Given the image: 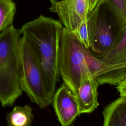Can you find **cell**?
Returning <instances> with one entry per match:
<instances>
[{
	"mask_svg": "<svg viewBox=\"0 0 126 126\" xmlns=\"http://www.w3.org/2000/svg\"><path fill=\"white\" fill-rule=\"evenodd\" d=\"M63 25L60 21L40 15L26 23L20 32L37 55L53 97L59 80V57Z\"/></svg>",
	"mask_w": 126,
	"mask_h": 126,
	"instance_id": "1",
	"label": "cell"
},
{
	"mask_svg": "<svg viewBox=\"0 0 126 126\" xmlns=\"http://www.w3.org/2000/svg\"><path fill=\"white\" fill-rule=\"evenodd\" d=\"M20 30L11 25L0 33V103L12 105L22 94L19 80Z\"/></svg>",
	"mask_w": 126,
	"mask_h": 126,
	"instance_id": "2",
	"label": "cell"
},
{
	"mask_svg": "<svg viewBox=\"0 0 126 126\" xmlns=\"http://www.w3.org/2000/svg\"><path fill=\"white\" fill-rule=\"evenodd\" d=\"M19 80L22 90L41 108L52 103L42 66L27 39L22 35L19 43Z\"/></svg>",
	"mask_w": 126,
	"mask_h": 126,
	"instance_id": "3",
	"label": "cell"
},
{
	"mask_svg": "<svg viewBox=\"0 0 126 126\" xmlns=\"http://www.w3.org/2000/svg\"><path fill=\"white\" fill-rule=\"evenodd\" d=\"M87 22L90 49L99 55L112 48L126 24L113 7L103 1L89 13Z\"/></svg>",
	"mask_w": 126,
	"mask_h": 126,
	"instance_id": "4",
	"label": "cell"
},
{
	"mask_svg": "<svg viewBox=\"0 0 126 126\" xmlns=\"http://www.w3.org/2000/svg\"><path fill=\"white\" fill-rule=\"evenodd\" d=\"M86 48L75 34L63 28L60 41L58 68L63 83L75 94L83 73L90 69Z\"/></svg>",
	"mask_w": 126,
	"mask_h": 126,
	"instance_id": "5",
	"label": "cell"
},
{
	"mask_svg": "<svg viewBox=\"0 0 126 126\" xmlns=\"http://www.w3.org/2000/svg\"><path fill=\"white\" fill-rule=\"evenodd\" d=\"M97 57L100 66L93 74L98 85L117 86L126 76V23L112 48Z\"/></svg>",
	"mask_w": 126,
	"mask_h": 126,
	"instance_id": "6",
	"label": "cell"
},
{
	"mask_svg": "<svg viewBox=\"0 0 126 126\" xmlns=\"http://www.w3.org/2000/svg\"><path fill=\"white\" fill-rule=\"evenodd\" d=\"M49 10L56 13L63 27L74 32L87 19L89 13V0H49Z\"/></svg>",
	"mask_w": 126,
	"mask_h": 126,
	"instance_id": "7",
	"label": "cell"
},
{
	"mask_svg": "<svg viewBox=\"0 0 126 126\" xmlns=\"http://www.w3.org/2000/svg\"><path fill=\"white\" fill-rule=\"evenodd\" d=\"M52 103L63 126L70 125L80 114L75 95L64 83L55 92Z\"/></svg>",
	"mask_w": 126,
	"mask_h": 126,
	"instance_id": "8",
	"label": "cell"
},
{
	"mask_svg": "<svg viewBox=\"0 0 126 126\" xmlns=\"http://www.w3.org/2000/svg\"><path fill=\"white\" fill-rule=\"evenodd\" d=\"M99 85L90 69L82 75L80 85L75 94L80 114L94 111L99 105L97 88Z\"/></svg>",
	"mask_w": 126,
	"mask_h": 126,
	"instance_id": "9",
	"label": "cell"
},
{
	"mask_svg": "<svg viewBox=\"0 0 126 126\" xmlns=\"http://www.w3.org/2000/svg\"><path fill=\"white\" fill-rule=\"evenodd\" d=\"M102 115L104 126H126V96H120L107 105Z\"/></svg>",
	"mask_w": 126,
	"mask_h": 126,
	"instance_id": "10",
	"label": "cell"
},
{
	"mask_svg": "<svg viewBox=\"0 0 126 126\" xmlns=\"http://www.w3.org/2000/svg\"><path fill=\"white\" fill-rule=\"evenodd\" d=\"M33 120V114L31 107L16 106L6 115V121L9 126H29Z\"/></svg>",
	"mask_w": 126,
	"mask_h": 126,
	"instance_id": "11",
	"label": "cell"
},
{
	"mask_svg": "<svg viewBox=\"0 0 126 126\" xmlns=\"http://www.w3.org/2000/svg\"><path fill=\"white\" fill-rule=\"evenodd\" d=\"M15 12V4L12 0H0V32L12 25Z\"/></svg>",
	"mask_w": 126,
	"mask_h": 126,
	"instance_id": "12",
	"label": "cell"
},
{
	"mask_svg": "<svg viewBox=\"0 0 126 126\" xmlns=\"http://www.w3.org/2000/svg\"><path fill=\"white\" fill-rule=\"evenodd\" d=\"M87 19L84 20L78 29L73 33L78 39L87 48L90 49V42Z\"/></svg>",
	"mask_w": 126,
	"mask_h": 126,
	"instance_id": "13",
	"label": "cell"
},
{
	"mask_svg": "<svg viewBox=\"0 0 126 126\" xmlns=\"http://www.w3.org/2000/svg\"><path fill=\"white\" fill-rule=\"evenodd\" d=\"M108 3L126 23V0H101Z\"/></svg>",
	"mask_w": 126,
	"mask_h": 126,
	"instance_id": "14",
	"label": "cell"
},
{
	"mask_svg": "<svg viewBox=\"0 0 126 126\" xmlns=\"http://www.w3.org/2000/svg\"><path fill=\"white\" fill-rule=\"evenodd\" d=\"M116 89L120 96H126V76L117 85Z\"/></svg>",
	"mask_w": 126,
	"mask_h": 126,
	"instance_id": "15",
	"label": "cell"
},
{
	"mask_svg": "<svg viewBox=\"0 0 126 126\" xmlns=\"http://www.w3.org/2000/svg\"><path fill=\"white\" fill-rule=\"evenodd\" d=\"M100 1L101 0H89V12H90Z\"/></svg>",
	"mask_w": 126,
	"mask_h": 126,
	"instance_id": "16",
	"label": "cell"
}]
</instances>
